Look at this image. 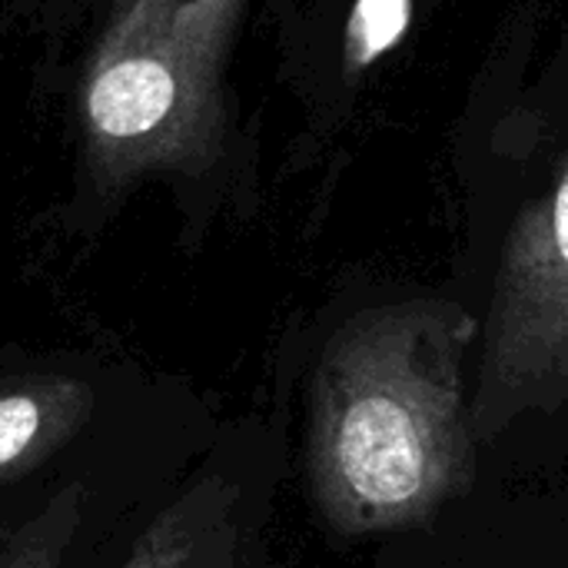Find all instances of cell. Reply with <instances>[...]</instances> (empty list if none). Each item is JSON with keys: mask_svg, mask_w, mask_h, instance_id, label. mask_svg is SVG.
Returning <instances> with one entry per match:
<instances>
[{"mask_svg": "<svg viewBox=\"0 0 568 568\" xmlns=\"http://www.w3.org/2000/svg\"><path fill=\"white\" fill-rule=\"evenodd\" d=\"M120 568H246L240 489L213 473L196 479L150 519Z\"/></svg>", "mask_w": 568, "mask_h": 568, "instance_id": "obj_4", "label": "cell"}, {"mask_svg": "<svg viewBox=\"0 0 568 568\" xmlns=\"http://www.w3.org/2000/svg\"><path fill=\"white\" fill-rule=\"evenodd\" d=\"M250 0H120L80 87L100 190L193 173L223 146V70Z\"/></svg>", "mask_w": 568, "mask_h": 568, "instance_id": "obj_2", "label": "cell"}, {"mask_svg": "<svg viewBox=\"0 0 568 568\" xmlns=\"http://www.w3.org/2000/svg\"><path fill=\"white\" fill-rule=\"evenodd\" d=\"M568 376V166L529 213L499 276L483 396L549 386Z\"/></svg>", "mask_w": 568, "mask_h": 568, "instance_id": "obj_3", "label": "cell"}, {"mask_svg": "<svg viewBox=\"0 0 568 568\" xmlns=\"http://www.w3.org/2000/svg\"><path fill=\"white\" fill-rule=\"evenodd\" d=\"M409 27V0H356L346 23V63L366 70L393 50Z\"/></svg>", "mask_w": 568, "mask_h": 568, "instance_id": "obj_7", "label": "cell"}, {"mask_svg": "<svg viewBox=\"0 0 568 568\" xmlns=\"http://www.w3.org/2000/svg\"><path fill=\"white\" fill-rule=\"evenodd\" d=\"M93 416V389L73 376H23L0 386V483L43 466Z\"/></svg>", "mask_w": 568, "mask_h": 568, "instance_id": "obj_5", "label": "cell"}, {"mask_svg": "<svg viewBox=\"0 0 568 568\" xmlns=\"http://www.w3.org/2000/svg\"><path fill=\"white\" fill-rule=\"evenodd\" d=\"M10 539H13V526H0V559H3V552L10 546Z\"/></svg>", "mask_w": 568, "mask_h": 568, "instance_id": "obj_8", "label": "cell"}, {"mask_svg": "<svg viewBox=\"0 0 568 568\" xmlns=\"http://www.w3.org/2000/svg\"><path fill=\"white\" fill-rule=\"evenodd\" d=\"M476 323L453 303L353 316L323 349L310 403V483L333 529L423 523L473 476L463 359Z\"/></svg>", "mask_w": 568, "mask_h": 568, "instance_id": "obj_1", "label": "cell"}, {"mask_svg": "<svg viewBox=\"0 0 568 568\" xmlns=\"http://www.w3.org/2000/svg\"><path fill=\"white\" fill-rule=\"evenodd\" d=\"M87 493L80 483L63 486L30 519L13 526V539L0 559V568H60L77 532L83 526Z\"/></svg>", "mask_w": 568, "mask_h": 568, "instance_id": "obj_6", "label": "cell"}]
</instances>
